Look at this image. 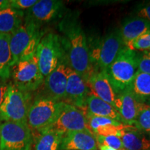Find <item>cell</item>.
Masks as SVG:
<instances>
[{"label":"cell","instance_id":"6da1fadb","mask_svg":"<svg viewBox=\"0 0 150 150\" xmlns=\"http://www.w3.org/2000/svg\"><path fill=\"white\" fill-rule=\"evenodd\" d=\"M58 29L61 33L60 36L67 65L87 83L94 69L88 39L79 20V12L67 11L58 23Z\"/></svg>","mask_w":150,"mask_h":150},{"label":"cell","instance_id":"7a4b0ae2","mask_svg":"<svg viewBox=\"0 0 150 150\" xmlns=\"http://www.w3.org/2000/svg\"><path fill=\"white\" fill-rule=\"evenodd\" d=\"M138 61L139 54L126 47L106 69L108 78L117 95L130 88L138 71Z\"/></svg>","mask_w":150,"mask_h":150},{"label":"cell","instance_id":"3957f363","mask_svg":"<svg viewBox=\"0 0 150 150\" xmlns=\"http://www.w3.org/2000/svg\"><path fill=\"white\" fill-rule=\"evenodd\" d=\"M45 34L42 27L24 20V22L11 35L10 48L12 54V66L21 60L35 55L37 47Z\"/></svg>","mask_w":150,"mask_h":150},{"label":"cell","instance_id":"277c9868","mask_svg":"<svg viewBox=\"0 0 150 150\" xmlns=\"http://www.w3.org/2000/svg\"><path fill=\"white\" fill-rule=\"evenodd\" d=\"M90 56L94 71L106 70L118 54L126 47L120 30L113 29L102 38L88 40Z\"/></svg>","mask_w":150,"mask_h":150},{"label":"cell","instance_id":"5b68a950","mask_svg":"<svg viewBox=\"0 0 150 150\" xmlns=\"http://www.w3.org/2000/svg\"><path fill=\"white\" fill-rule=\"evenodd\" d=\"M65 103L56 101L38 93L33 99L29 112L27 123L32 134H38L52 125L59 117Z\"/></svg>","mask_w":150,"mask_h":150},{"label":"cell","instance_id":"8992f818","mask_svg":"<svg viewBox=\"0 0 150 150\" xmlns=\"http://www.w3.org/2000/svg\"><path fill=\"white\" fill-rule=\"evenodd\" d=\"M32 101L31 93L20 91L9 82L5 99L0 106V122L28 124V112Z\"/></svg>","mask_w":150,"mask_h":150},{"label":"cell","instance_id":"52a82bcc","mask_svg":"<svg viewBox=\"0 0 150 150\" xmlns=\"http://www.w3.org/2000/svg\"><path fill=\"white\" fill-rule=\"evenodd\" d=\"M35 56L39 69L46 77L65 56L60 35L52 31L45 33L37 47Z\"/></svg>","mask_w":150,"mask_h":150},{"label":"cell","instance_id":"ba28073f","mask_svg":"<svg viewBox=\"0 0 150 150\" xmlns=\"http://www.w3.org/2000/svg\"><path fill=\"white\" fill-rule=\"evenodd\" d=\"M10 78L17 88L24 93H32L42 86L45 77L42 76L36 56L21 60L13 65Z\"/></svg>","mask_w":150,"mask_h":150},{"label":"cell","instance_id":"9c48e42d","mask_svg":"<svg viewBox=\"0 0 150 150\" xmlns=\"http://www.w3.org/2000/svg\"><path fill=\"white\" fill-rule=\"evenodd\" d=\"M32 132L28 124L3 122L0 125V150H31Z\"/></svg>","mask_w":150,"mask_h":150},{"label":"cell","instance_id":"30bf717a","mask_svg":"<svg viewBox=\"0 0 150 150\" xmlns=\"http://www.w3.org/2000/svg\"><path fill=\"white\" fill-rule=\"evenodd\" d=\"M67 13L65 2L60 0H40L24 11V20L42 27L60 21Z\"/></svg>","mask_w":150,"mask_h":150},{"label":"cell","instance_id":"8fae6325","mask_svg":"<svg viewBox=\"0 0 150 150\" xmlns=\"http://www.w3.org/2000/svg\"><path fill=\"white\" fill-rule=\"evenodd\" d=\"M48 129L58 131L63 134L70 131L89 129L86 110L65 104L55 122L45 130Z\"/></svg>","mask_w":150,"mask_h":150},{"label":"cell","instance_id":"7c38bea8","mask_svg":"<svg viewBox=\"0 0 150 150\" xmlns=\"http://www.w3.org/2000/svg\"><path fill=\"white\" fill-rule=\"evenodd\" d=\"M68 67L65 56L59 65L45 77L40 94L54 100L63 102L65 97Z\"/></svg>","mask_w":150,"mask_h":150},{"label":"cell","instance_id":"4fadbf2b","mask_svg":"<svg viewBox=\"0 0 150 150\" xmlns=\"http://www.w3.org/2000/svg\"><path fill=\"white\" fill-rule=\"evenodd\" d=\"M89 94L87 83L77 73L68 67L65 97L63 102L86 110V99Z\"/></svg>","mask_w":150,"mask_h":150},{"label":"cell","instance_id":"5bb4252c","mask_svg":"<svg viewBox=\"0 0 150 150\" xmlns=\"http://www.w3.org/2000/svg\"><path fill=\"white\" fill-rule=\"evenodd\" d=\"M96 136L90 129L63 134L59 150H97Z\"/></svg>","mask_w":150,"mask_h":150},{"label":"cell","instance_id":"9a60e30c","mask_svg":"<svg viewBox=\"0 0 150 150\" xmlns=\"http://www.w3.org/2000/svg\"><path fill=\"white\" fill-rule=\"evenodd\" d=\"M87 85L89 86L93 95L115 108L117 95L112 89L106 70L94 71Z\"/></svg>","mask_w":150,"mask_h":150},{"label":"cell","instance_id":"2e32d148","mask_svg":"<svg viewBox=\"0 0 150 150\" xmlns=\"http://www.w3.org/2000/svg\"><path fill=\"white\" fill-rule=\"evenodd\" d=\"M140 104L135 99L130 88L117 95L115 108L119 112L122 124L135 126Z\"/></svg>","mask_w":150,"mask_h":150},{"label":"cell","instance_id":"e0dca14e","mask_svg":"<svg viewBox=\"0 0 150 150\" xmlns=\"http://www.w3.org/2000/svg\"><path fill=\"white\" fill-rule=\"evenodd\" d=\"M121 36L125 47L130 49L133 42L150 30V22L138 16L124 20L120 28Z\"/></svg>","mask_w":150,"mask_h":150},{"label":"cell","instance_id":"ac0fdd59","mask_svg":"<svg viewBox=\"0 0 150 150\" xmlns=\"http://www.w3.org/2000/svg\"><path fill=\"white\" fill-rule=\"evenodd\" d=\"M86 112L87 115L108 117L122 124L117 110L93 93H90L86 99Z\"/></svg>","mask_w":150,"mask_h":150},{"label":"cell","instance_id":"d6986e66","mask_svg":"<svg viewBox=\"0 0 150 150\" xmlns=\"http://www.w3.org/2000/svg\"><path fill=\"white\" fill-rule=\"evenodd\" d=\"M120 139L123 147L128 150H150V140L135 126L125 125Z\"/></svg>","mask_w":150,"mask_h":150},{"label":"cell","instance_id":"ffe728a7","mask_svg":"<svg viewBox=\"0 0 150 150\" xmlns=\"http://www.w3.org/2000/svg\"><path fill=\"white\" fill-rule=\"evenodd\" d=\"M24 11L11 7L0 10V33L11 35L24 22Z\"/></svg>","mask_w":150,"mask_h":150},{"label":"cell","instance_id":"44dd1931","mask_svg":"<svg viewBox=\"0 0 150 150\" xmlns=\"http://www.w3.org/2000/svg\"><path fill=\"white\" fill-rule=\"evenodd\" d=\"M137 102L142 104L150 102V74L138 70L129 88Z\"/></svg>","mask_w":150,"mask_h":150},{"label":"cell","instance_id":"7402d4cb","mask_svg":"<svg viewBox=\"0 0 150 150\" xmlns=\"http://www.w3.org/2000/svg\"><path fill=\"white\" fill-rule=\"evenodd\" d=\"M10 34L0 33V77L10 79L13 59L10 48Z\"/></svg>","mask_w":150,"mask_h":150},{"label":"cell","instance_id":"603a6c76","mask_svg":"<svg viewBox=\"0 0 150 150\" xmlns=\"http://www.w3.org/2000/svg\"><path fill=\"white\" fill-rule=\"evenodd\" d=\"M63 134L54 130L39 133L35 140V150H59Z\"/></svg>","mask_w":150,"mask_h":150},{"label":"cell","instance_id":"cb8c5ba5","mask_svg":"<svg viewBox=\"0 0 150 150\" xmlns=\"http://www.w3.org/2000/svg\"><path fill=\"white\" fill-rule=\"evenodd\" d=\"M135 127L142 133L150 134V105L140 103Z\"/></svg>","mask_w":150,"mask_h":150},{"label":"cell","instance_id":"d4e9b609","mask_svg":"<svg viewBox=\"0 0 150 150\" xmlns=\"http://www.w3.org/2000/svg\"><path fill=\"white\" fill-rule=\"evenodd\" d=\"M88 120V129L94 134V131L99 127L107 126V125H114V126H119L122 123L119 122L114 120L108 117H99V116H92L86 115Z\"/></svg>","mask_w":150,"mask_h":150},{"label":"cell","instance_id":"484cf974","mask_svg":"<svg viewBox=\"0 0 150 150\" xmlns=\"http://www.w3.org/2000/svg\"><path fill=\"white\" fill-rule=\"evenodd\" d=\"M125 125L122 124L119 126H114V125H107V126L99 127L96 130L94 131V134L95 136H116L120 138L121 131L125 127Z\"/></svg>","mask_w":150,"mask_h":150},{"label":"cell","instance_id":"4316f807","mask_svg":"<svg viewBox=\"0 0 150 150\" xmlns=\"http://www.w3.org/2000/svg\"><path fill=\"white\" fill-rule=\"evenodd\" d=\"M97 144L104 145L111 148H113L116 150L121 149L123 148L122 143L120 138L116 136H96Z\"/></svg>","mask_w":150,"mask_h":150},{"label":"cell","instance_id":"83f0119b","mask_svg":"<svg viewBox=\"0 0 150 150\" xmlns=\"http://www.w3.org/2000/svg\"><path fill=\"white\" fill-rule=\"evenodd\" d=\"M131 50L142 52L150 50V30L133 42Z\"/></svg>","mask_w":150,"mask_h":150},{"label":"cell","instance_id":"f1b7e54d","mask_svg":"<svg viewBox=\"0 0 150 150\" xmlns=\"http://www.w3.org/2000/svg\"><path fill=\"white\" fill-rule=\"evenodd\" d=\"M138 70L150 74V50H146L139 54Z\"/></svg>","mask_w":150,"mask_h":150},{"label":"cell","instance_id":"f546056e","mask_svg":"<svg viewBox=\"0 0 150 150\" xmlns=\"http://www.w3.org/2000/svg\"><path fill=\"white\" fill-rule=\"evenodd\" d=\"M38 0H10V6L16 10L24 11L34 6Z\"/></svg>","mask_w":150,"mask_h":150},{"label":"cell","instance_id":"4dcf8cb0","mask_svg":"<svg viewBox=\"0 0 150 150\" xmlns=\"http://www.w3.org/2000/svg\"><path fill=\"white\" fill-rule=\"evenodd\" d=\"M136 16L150 22V2L140 4L136 9Z\"/></svg>","mask_w":150,"mask_h":150},{"label":"cell","instance_id":"1f68e13d","mask_svg":"<svg viewBox=\"0 0 150 150\" xmlns=\"http://www.w3.org/2000/svg\"><path fill=\"white\" fill-rule=\"evenodd\" d=\"M7 81H8L7 79L0 77V106L4 100L7 90H8L9 83H8Z\"/></svg>","mask_w":150,"mask_h":150},{"label":"cell","instance_id":"d6a6232c","mask_svg":"<svg viewBox=\"0 0 150 150\" xmlns=\"http://www.w3.org/2000/svg\"><path fill=\"white\" fill-rule=\"evenodd\" d=\"M10 6V0H0V10L8 8Z\"/></svg>","mask_w":150,"mask_h":150},{"label":"cell","instance_id":"836d02e7","mask_svg":"<svg viewBox=\"0 0 150 150\" xmlns=\"http://www.w3.org/2000/svg\"><path fill=\"white\" fill-rule=\"evenodd\" d=\"M97 145H98V147L100 150H116L115 149H113V148H111L104 145H99V144H97Z\"/></svg>","mask_w":150,"mask_h":150},{"label":"cell","instance_id":"e575fe53","mask_svg":"<svg viewBox=\"0 0 150 150\" xmlns=\"http://www.w3.org/2000/svg\"><path fill=\"white\" fill-rule=\"evenodd\" d=\"M1 122H0V125H1Z\"/></svg>","mask_w":150,"mask_h":150},{"label":"cell","instance_id":"d590c367","mask_svg":"<svg viewBox=\"0 0 150 150\" xmlns=\"http://www.w3.org/2000/svg\"><path fill=\"white\" fill-rule=\"evenodd\" d=\"M149 104H150V102H149Z\"/></svg>","mask_w":150,"mask_h":150},{"label":"cell","instance_id":"8d00e7d4","mask_svg":"<svg viewBox=\"0 0 150 150\" xmlns=\"http://www.w3.org/2000/svg\"><path fill=\"white\" fill-rule=\"evenodd\" d=\"M149 135H150V134H149Z\"/></svg>","mask_w":150,"mask_h":150},{"label":"cell","instance_id":"74e56055","mask_svg":"<svg viewBox=\"0 0 150 150\" xmlns=\"http://www.w3.org/2000/svg\"></svg>","mask_w":150,"mask_h":150}]
</instances>
